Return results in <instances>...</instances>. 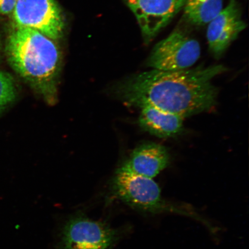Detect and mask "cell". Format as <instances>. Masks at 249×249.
Returning a JSON list of instances; mask_svg holds the SVG:
<instances>
[{"instance_id": "6da1fadb", "label": "cell", "mask_w": 249, "mask_h": 249, "mask_svg": "<svg viewBox=\"0 0 249 249\" xmlns=\"http://www.w3.org/2000/svg\"><path fill=\"white\" fill-rule=\"evenodd\" d=\"M227 71L222 65L178 71L152 70L124 81L116 92L130 107H154L185 118L214 107L218 90L212 82Z\"/></svg>"}, {"instance_id": "7a4b0ae2", "label": "cell", "mask_w": 249, "mask_h": 249, "mask_svg": "<svg viewBox=\"0 0 249 249\" xmlns=\"http://www.w3.org/2000/svg\"><path fill=\"white\" fill-rule=\"evenodd\" d=\"M6 53L13 69L47 103L54 104L61 65L55 40L29 28L13 26Z\"/></svg>"}, {"instance_id": "3957f363", "label": "cell", "mask_w": 249, "mask_h": 249, "mask_svg": "<svg viewBox=\"0 0 249 249\" xmlns=\"http://www.w3.org/2000/svg\"><path fill=\"white\" fill-rule=\"evenodd\" d=\"M114 195L133 209L149 214L174 213L200 220L211 229L207 221L188 207L171 203L161 195L160 186L153 179L138 175L121 167L113 183Z\"/></svg>"}, {"instance_id": "277c9868", "label": "cell", "mask_w": 249, "mask_h": 249, "mask_svg": "<svg viewBox=\"0 0 249 249\" xmlns=\"http://www.w3.org/2000/svg\"><path fill=\"white\" fill-rule=\"evenodd\" d=\"M201 55L198 40L185 29L177 28L152 49L147 61L148 67L163 71L191 68Z\"/></svg>"}, {"instance_id": "5b68a950", "label": "cell", "mask_w": 249, "mask_h": 249, "mask_svg": "<svg viewBox=\"0 0 249 249\" xmlns=\"http://www.w3.org/2000/svg\"><path fill=\"white\" fill-rule=\"evenodd\" d=\"M12 14L15 26L38 31L55 41L63 35L64 18L55 0H17Z\"/></svg>"}, {"instance_id": "8992f818", "label": "cell", "mask_w": 249, "mask_h": 249, "mask_svg": "<svg viewBox=\"0 0 249 249\" xmlns=\"http://www.w3.org/2000/svg\"><path fill=\"white\" fill-rule=\"evenodd\" d=\"M118 235L116 230L105 223L77 216L65 225L61 249H111Z\"/></svg>"}, {"instance_id": "52a82bcc", "label": "cell", "mask_w": 249, "mask_h": 249, "mask_svg": "<svg viewBox=\"0 0 249 249\" xmlns=\"http://www.w3.org/2000/svg\"><path fill=\"white\" fill-rule=\"evenodd\" d=\"M186 0H124L135 16L146 45L179 13Z\"/></svg>"}, {"instance_id": "ba28073f", "label": "cell", "mask_w": 249, "mask_h": 249, "mask_svg": "<svg viewBox=\"0 0 249 249\" xmlns=\"http://www.w3.org/2000/svg\"><path fill=\"white\" fill-rule=\"evenodd\" d=\"M247 26L240 5L236 0H230L227 7L208 23L207 38L212 55L216 59L222 57Z\"/></svg>"}, {"instance_id": "9c48e42d", "label": "cell", "mask_w": 249, "mask_h": 249, "mask_svg": "<svg viewBox=\"0 0 249 249\" xmlns=\"http://www.w3.org/2000/svg\"><path fill=\"white\" fill-rule=\"evenodd\" d=\"M170 155L163 146L144 143L134 150L123 167L131 172L153 178L169 166Z\"/></svg>"}, {"instance_id": "30bf717a", "label": "cell", "mask_w": 249, "mask_h": 249, "mask_svg": "<svg viewBox=\"0 0 249 249\" xmlns=\"http://www.w3.org/2000/svg\"><path fill=\"white\" fill-rule=\"evenodd\" d=\"M141 109L139 124L144 131L160 138H172L182 132L184 118L178 115L152 107Z\"/></svg>"}, {"instance_id": "8fae6325", "label": "cell", "mask_w": 249, "mask_h": 249, "mask_svg": "<svg viewBox=\"0 0 249 249\" xmlns=\"http://www.w3.org/2000/svg\"><path fill=\"white\" fill-rule=\"evenodd\" d=\"M223 0H186L184 18L196 26H203L210 22L223 10Z\"/></svg>"}, {"instance_id": "7c38bea8", "label": "cell", "mask_w": 249, "mask_h": 249, "mask_svg": "<svg viewBox=\"0 0 249 249\" xmlns=\"http://www.w3.org/2000/svg\"><path fill=\"white\" fill-rule=\"evenodd\" d=\"M16 90L12 77L0 71V111L14 100Z\"/></svg>"}, {"instance_id": "4fadbf2b", "label": "cell", "mask_w": 249, "mask_h": 249, "mask_svg": "<svg viewBox=\"0 0 249 249\" xmlns=\"http://www.w3.org/2000/svg\"><path fill=\"white\" fill-rule=\"evenodd\" d=\"M17 0H0V15L12 14Z\"/></svg>"}]
</instances>
